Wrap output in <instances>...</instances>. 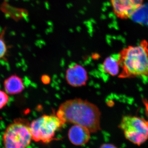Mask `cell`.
<instances>
[{
	"mask_svg": "<svg viewBox=\"0 0 148 148\" xmlns=\"http://www.w3.org/2000/svg\"><path fill=\"white\" fill-rule=\"evenodd\" d=\"M114 13L118 18L127 19L143 5L144 0H110Z\"/></svg>",
	"mask_w": 148,
	"mask_h": 148,
	"instance_id": "6",
	"label": "cell"
},
{
	"mask_svg": "<svg viewBox=\"0 0 148 148\" xmlns=\"http://www.w3.org/2000/svg\"><path fill=\"white\" fill-rule=\"evenodd\" d=\"M102 69L104 72L112 76L119 73L120 65L119 54L117 56H110L105 59L102 64Z\"/></svg>",
	"mask_w": 148,
	"mask_h": 148,
	"instance_id": "10",
	"label": "cell"
},
{
	"mask_svg": "<svg viewBox=\"0 0 148 148\" xmlns=\"http://www.w3.org/2000/svg\"><path fill=\"white\" fill-rule=\"evenodd\" d=\"M6 29H3L0 33V60L5 59L8 52V46L5 40Z\"/></svg>",
	"mask_w": 148,
	"mask_h": 148,
	"instance_id": "11",
	"label": "cell"
},
{
	"mask_svg": "<svg viewBox=\"0 0 148 148\" xmlns=\"http://www.w3.org/2000/svg\"><path fill=\"white\" fill-rule=\"evenodd\" d=\"M56 116L64 124L68 123L81 125L90 132L101 130L100 110L87 100L81 98L67 100L59 106Z\"/></svg>",
	"mask_w": 148,
	"mask_h": 148,
	"instance_id": "1",
	"label": "cell"
},
{
	"mask_svg": "<svg viewBox=\"0 0 148 148\" xmlns=\"http://www.w3.org/2000/svg\"><path fill=\"white\" fill-rule=\"evenodd\" d=\"M121 71L120 78H128L148 75V42L142 40L138 45L129 46L119 53Z\"/></svg>",
	"mask_w": 148,
	"mask_h": 148,
	"instance_id": "2",
	"label": "cell"
},
{
	"mask_svg": "<svg viewBox=\"0 0 148 148\" xmlns=\"http://www.w3.org/2000/svg\"><path fill=\"white\" fill-rule=\"evenodd\" d=\"M66 78L68 84L77 87L86 85L88 78L85 69L79 64H75L67 69Z\"/></svg>",
	"mask_w": 148,
	"mask_h": 148,
	"instance_id": "7",
	"label": "cell"
},
{
	"mask_svg": "<svg viewBox=\"0 0 148 148\" xmlns=\"http://www.w3.org/2000/svg\"><path fill=\"white\" fill-rule=\"evenodd\" d=\"M90 132L87 128L74 125L69 129L68 136L70 142L76 146H82L89 141Z\"/></svg>",
	"mask_w": 148,
	"mask_h": 148,
	"instance_id": "8",
	"label": "cell"
},
{
	"mask_svg": "<svg viewBox=\"0 0 148 148\" xmlns=\"http://www.w3.org/2000/svg\"><path fill=\"white\" fill-rule=\"evenodd\" d=\"M9 97L5 91L0 90V110L3 108L8 103Z\"/></svg>",
	"mask_w": 148,
	"mask_h": 148,
	"instance_id": "12",
	"label": "cell"
},
{
	"mask_svg": "<svg viewBox=\"0 0 148 148\" xmlns=\"http://www.w3.org/2000/svg\"><path fill=\"white\" fill-rule=\"evenodd\" d=\"M47 76H43L42 78V82L45 84H47L49 82V77H48L47 78Z\"/></svg>",
	"mask_w": 148,
	"mask_h": 148,
	"instance_id": "14",
	"label": "cell"
},
{
	"mask_svg": "<svg viewBox=\"0 0 148 148\" xmlns=\"http://www.w3.org/2000/svg\"><path fill=\"white\" fill-rule=\"evenodd\" d=\"M64 124L56 115H44L30 123L32 140L45 144L49 143L54 139L56 131Z\"/></svg>",
	"mask_w": 148,
	"mask_h": 148,
	"instance_id": "4",
	"label": "cell"
},
{
	"mask_svg": "<svg viewBox=\"0 0 148 148\" xmlns=\"http://www.w3.org/2000/svg\"><path fill=\"white\" fill-rule=\"evenodd\" d=\"M119 127L125 139L134 145L141 146L148 140V120L134 116H124Z\"/></svg>",
	"mask_w": 148,
	"mask_h": 148,
	"instance_id": "5",
	"label": "cell"
},
{
	"mask_svg": "<svg viewBox=\"0 0 148 148\" xmlns=\"http://www.w3.org/2000/svg\"><path fill=\"white\" fill-rule=\"evenodd\" d=\"M3 87L5 92L10 95L19 94L24 89L23 80L16 75H12L5 80Z\"/></svg>",
	"mask_w": 148,
	"mask_h": 148,
	"instance_id": "9",
	"label": "cell"
},
{
	"mask_svg": "<svg viewBox=\"0 0 148 148\" xmlns=\"http://www.w3.org/2000/svg\"><path fill=\"white\" fill-rule=\"evenodd\" d=\"M30 123L27 119L16 118L9 125L3 135L4 148H27L32 140Z\"/></svg>",
	"mask_w": 148,
	"mask_h": 148,
	"instance_id": "3",
	"label": "cell"
},
{
	"mask_svg": "<svg viewBox=\"0 0 148 148\" xmlns=\"http://www.w3.org/2000/svg\"><path fill=\"white\" fill-rule=\"evenodd\" d=\"M99 148H118L114 145L111 144H104Z\"/></svg>",
	"mask_w": 148,
	"mask_h": 148,
	"instance_id": "13",
	"label": "cell"
}]
</instances>
